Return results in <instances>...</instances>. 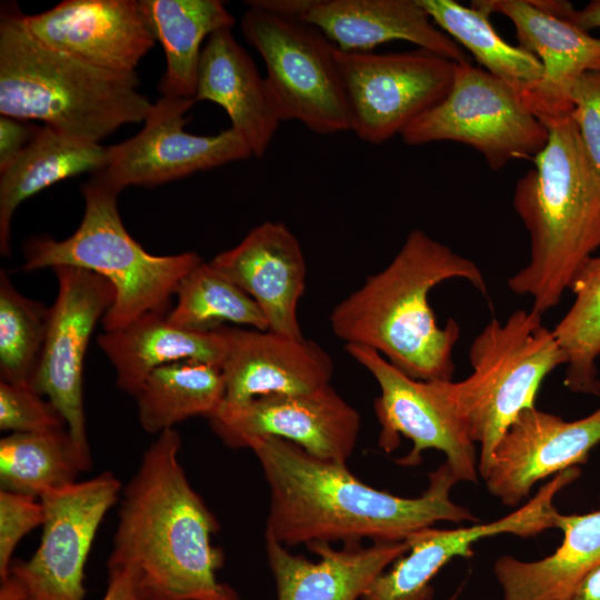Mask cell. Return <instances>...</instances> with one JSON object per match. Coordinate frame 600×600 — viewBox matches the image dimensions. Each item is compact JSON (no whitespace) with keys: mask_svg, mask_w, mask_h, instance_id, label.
<instances>
[{"mask_svg":"<svg viewBox=\"0 0 600 600\" xmlns=\"http://www.w3.org/2000/svg\"><path fill=\"white\" fill-rule=\"evenodd\" d=\"M120 191L98 176L82 187L84 213L64 240L31 238L23 271L62 266L98 273L110 281L116 299L102 318L106 331L122 329L149 312H168L180 281L200 262L196 252L154 256L126 230L117 208Z\"/></svg>","mask_w":600,"mask_h":600,"instance_id":"8992f818","label":"cell"},{"mask_svg":"<svg viewBox=\"0 0 600 600\" xmlns=\"http://www.w3.org/2000/svg\"><path fill=\"white\" fill-rule=\"evenodd\" d=\"M542 316L533 309H519L504 322L492 319L470 346L471 374L459 382L446 381L469 437L480 444L481 477L508 427L523 410L534 407L544 378L567 363L553 329L542 323Z\"/></svg>","mask_w":600,"mask_h":600,"instance_id":"52a82bcc","label":"cell"},{"mask_svg":"<svg viewBox=\"0 0 600 600\" xmlns=\"http://www.w3.org/2000/svg\"><path fill=\"white\" fill-rule=\"evenodd\" d=\"M194 102L161 97L139 133L108 147V162L94 174L121 192L129 186L154 187L252 156L231 128L213 136L187 132L190 118L184 113Z\"/></svg>","mask_w":600,"mask_h":600,"instance_id":"5bb4252c","label":"cell"},{"mask_svg":"<svg viewBox=\"0 0 600 600\" xmlns=\"http://www.w3.org/2000/svg\"><path fill=\"white\" fill-rule=\"evenodd\" d=\"M209 262L256 301L269 330L303 337L298 306L306 289L307 266L299 240L283 222L254 227L236 247Z\"/></svg>","mask_w":600,"mask_h":600,"instance_id":"7402d4cb","label":"cell"},{"mask_svg":"<svg viewBox=\"0 0 600 600\" xmlns=\"http://www.w3.org/2000/svg\"><path fill=\"white\" fill-rule=\"evenodd\" d=\"M208 419L230 448L277 437L338 463H346L353 452L361 427L359 412L330 384L311 392L261 396L241 404L221 403Z\"/></svg>","mask_w":600,"mask_h":600,"instance_id":"9a60e30c","label":"cell"},{"mask_svg":"<svg viewBox=\"0 0 600 600\" xmlns=\"http://www.w3.org/2000/svg\"><path fill=\"white\" fill-rule=\"evenodd\" d=\"M227 339L221 363L224 404L267 394L311 392L330 384L333 362L313 340L269 329L220 327Z\"/></svg>","mask_w":600,"mask_h":600,"instance_id":"d6986e66","label":"cell"},{"mask_svg":"<svg viewBox=\"0 0 600 600\" xmlns=\"http://www.w3.org/2000/svg\"><path fill=\"white\" fill-rule=\"evenodd\" d=\"M456 278L488 294L474 261L423 230L413 229L386 268L369 276L334 306L330 328L346 344L379 352L413 379L452 380L453 348L461 329L453 318L440 327L429 293L439 283Z\"/></svg>","mask_w":600,"mask_h":600,"instance_id":"3957f363","label":"cell"},{"mask_svg":"<svg viewBox=\"0 0 600 600\" xmlns=\"http://www.w3.org/2000/svg\"><path fill=\"white\" fill-rule=\"evenodd\" d=\"M400 137L409 146L460 142L480 152L492 170H500L511 160H532L544 148L549 130L512 87L464 62L456 63L446 97Z\"/></svg>","mask_w":600,"mask_h":600,"instance_id":"9c48e42d","label":"cell"},{"mask_svg":"<svg viewBox=\"0 0 600 600\" xmlns=\"http://www.w3.org/2000/svg\"><path fill=\"white\" fill-rule=\"evenodd\" d=\"M599 442L600 407L576 421L528 408L497 442L482 478L492 496L516 507L539 480L586 462Z\"/></svg>","mask_w":600,"mask_h":600,"instance_id":"2e32d148","label":"cell"},{"mask_svg":"<svg viewBox=\"0 0 600 600\" xmlns=\"http://www.w3.org/2000/svg\"><path fill=\"white\" fill-rule=\"evenodd\" d=\"M307 547L320 557L319 561L292 554L283 544L266 539L278 600H357L409 549L406 540L373 542L369 547L347 542L341 549H333L328 542Z\"/></svg>","mask_w":600,"mask_h":600,"instance_id":"cb8c5ba5","label":"cell"},{"mask_svg":"<svg viewBox=\"0 0 600 600\" xmlns=\"http://www.w3.org/2000/svg\"><path fill=\"white\" fill-rule=\"evenodd\" d=\"M58 294L31 387L61 413L79 453L91 461L83 406V364L91 333L114 302L102 276L77 267L53 268Z\"/></svg>","mask_w":600,"mask_h":600,"instance_id":"4fadbf2b","label":"cell"},{"mask_svg":"<svg viewBox=\"0 0 600 600\" xmlns=\"http://www.w3.org/2000/svg\"><path fill=\"white\" fill-rule=\"evenodd\" d=\"M194 100L221 106L230 118V128L256 158L264 156L282 121L266 78L231 29L207 39L198 64Z\"/></svg>","mask_w":600,"mask_h":600,"instance_id":"603a6c76","label":"cell"},{"mask_svg":"<svg viewBox=\"0 0 600 600\" xmlns=\"http://www.w3.org/2000/svg\"><path fill=\"white\" fill-rule=\"evenodd\" d=\"M258 458L270 490L266 539L283 546L341 540L398 542L439 521H477L450 499L458 482L444 462L429 473L419 497L404 498L370 487L346 463L312 456L277 437H260L248 446Z\"/></svg>","mask_w":600,"mask_h":600,"instance_id":"6da1fadb","label":"cell"},{"mask_svg":"<svg viewBox=\"0 0 600 600\" xmlns=\"http://www.w3.org/2000/svg\"><path fill=\"white\" fill-rule=\"evenodd\" d=\"M109 579L102 600H146L134 571L127 568H108Z\"/></svg>","mask_w":600,"mask_h":600,"instance_id":"ab89813d","label":"cell"},{"mask_svg":"<svg viewBox=\"0 0 600 600\" xmlns=\"http://www.w3.org/2000/svg\"><path fill=\"white\" fill-rule=\"evenodd\" d=\"M61 413L30 383L0 381V429L12 432H40L64 429Z\"/></svg>","mask_w":600,"mask_h":600,"instance_id":"e575fe53","label":"cell"},{"mask_svg":"<svg viewBox=\"0 0 600 600\" xmlns=\"http://www.w3.org/2000/svg\"><path fill=\"white\" fill-rule=\"evenodd\" d=\"M138 6L166 54L159 82L162 97L194 99L201 43L219 30L231 29L233 17L218 0H139Z\"/></svg>","mask_w":600,"mask_h":600,"instance_id":"83f0119b","label":"cell"},{"mask_svg":"<svg viewBox=\"0 0 600 600\" xmlns=\"http://www.w3.org/2000/svg\"><path fill=\"white\" fill-rule=\"evenodd\" d=\"M242 34L262 57L282 121L319 134L350 131L336 47L313 26L248 4Z\"/></svg>","mask_w":600,"mask_h":600,"instance_id":"ba28073f","label":"cell"},{"mask_svg":"<svg viewBox=\"0 0 600 600\" xmlns=\"http://www.w3.org/2000/svg\"><path fill=\"white\" fill-rule=\"evenodd\" d=\"M556 528L563 540L552 554L536 561L510 556L496 560L493 571L503 600H563L600 564V510L559 513Z\"/></svg>","mask_w":600,"mask_h":600,"instance_id":"484cf974","label":"cell"},{"mask_svg":"<svg viewBox=\"0 0 600 600\" xmlns=\"http://www.w3.org/2000/svg\"><path fill=\"white\" fill-rule=\"evenodd\" d=\"M177 303L168 320L182 329L210 332L226 326L267 330L268 322L256 301L220 273L200 262L179 283Z\"/></svg>","mask_w":600,"mask_h":600,"instance_id":"1f68e13d","label":"cell"},{"mask_svg":"<svg viewBox=\"0 0 600 600\" xmlns=\"http://www.w3.org/2000/svg\"><path fill=\"white\" fill-rule=\"evenodd\" d=\"M533 2L541 10L567 20L586 32L600 28V0L589 2L581 10H576L570 2L560 0H533Z\"/></svg>","mask_w":600,"mask_h":600,"instance_id":"f35d334b","label":"cell"},{"mask_svg":"<svg viewBox=\"0 0 600 600\" xmlns=\"http://www.w3.org/2000/svg\"><path fill=\"white\" fill-rule=\"evenodd\" d=\"M38 128L22 120L1 116L0 118V171L6 169L30 142Z\"/></svg>","mask_w":600,"mask_h":600,"instance_id":"74e56055","label":"cell"},{"mask_svg":"<svg viewBox=\"0 0 600 600\" xmlns=\"http://www.w3.org/2000/svg\"><path fill=\"white\" fill-rule=\"evenodd\" d=\"M168 313L149 312L122 329L98 337V346L114 367L117 386L122 391L134 396L153 370L182 360L221 367L227 350L222 330L182 329L168 320Z\"/></svg>","mask_w":600,"mask_h":600,"instance_id":"d4e9b609","label":"cell"},{"mask_svg":"<svg viewBox=\"0 0 600 600\" xmlns=\"http://www.w3.org/2000/svg\"><path fill=\"white\" fill-rule=\"evenodd\" d=\"M573 119L584 151L600 178V71L586 72L572 90Z\"/></svg>","mask_w":600,"mask_h":600,"instance_id":"8d00e7d4","label":"cell"},{"mask_svg":"<svg viewBox=\"0 0 600 600\" xmlns=\"http://www.w3.org/2000/svg\"><path fill=\"white\" fill-rule=\"evenodd\" d=\"M142 429L158 433L191 417L209 418L221 406V369L202 361L182 360L153 370L134 394Z\"/></svg>","mask_w":600,"mask_h":600,"instance_id":"f1b7e54d","label":"cell"},{"mask_svg":"<svg viewBox=\"0 0 600 600\" xmlns=\"http://www.w3.org/2000/svg\"><path fill=\"white\" fill-rule=\"evenodd\" d=\"M534 168L514 187L512 203L530 239L528 263L509 289L532 298L539 313L553 309L600 248V178L570 117L547 127Z\"/></svg>","mask_w":600,"mask_h":600,"instance_id":"277c9868","label":"cell"},{"mask_svg":"<svg viewBox=\"0 0 600 600\" xmlns=\"http://www.w3.org/2000/svg\"><path fill=\"white\" fill-rule=\"evenodd\" d=\"M344 348L379 384L380 396L374 402L381 426L379 446L390 452L403 436L412 441L413 448L399 463L414 466L423 450L436 449L446 454V462L458 481H477L476 443L447 393L446 381L413 379L364 346L344 344Z\"/></svg>","mask_w":600,"mask_h":600,"instance_id":"7c38bea8","label":"cell"},{"mask_svg":"<svg viewBox=\"0 0 600 600\" xmlns=\"http://www.w3.org/2000/svg\"><path fill=\"white\" fill-rule=\"evenodd\" d=\"M19 19L42 44L118 73H134L156 42L136 0H66Z\"/></svg>","mask_w":600,"mask_h":600,"instance_id":"e0dca14e","label":"cell"},{"mask_svg":"<svg viewBox=\"0 0 600 600\" xmlns=\"http://www.w3.org/2000/svg\"><path fill=\"white\" fill-rule=\"evenodd\" d=\"M108 147L38 128L18 157L0 171V251L10 254V227L18 206L43 189L84 172H99Z\"/></svg>","mask_w":600,"mask_h":600,"instance_id":"4316f807","label":"cell"},{"mask_svg":"<svg viewBox=\"0 0 600 600\" xmlns=\"http://www.w3.org/2000/svg\"><path fill=\"white\" fill-rule=\"evenodd\" d=\"M419 3L440 30L467 49L487 72L512 87L521 99L541 80L540 60L501 38L487 11L454 0H419Z\"/></svg>","mask_w":600,"mask_h":600,"instance_id":"f546056e","label":"cell"},{"mask_svg":"<svg viewBox=\"0 0 600 600\" xmlns=\"http://www.w3.org/2000/svg\"><path fill=\"white\" fill-rule=\"evenodd\" d=\"M49 309L26 298L0 272V381L30 383L44 343Z\"/></svg>","mask_w":600,"mask_h":600,"instance_id":"836d02e7","label":"cell"},{"mask_svg":"<svg viewBox=\"0 0 600 600\" xmlns=\"http://www.w3.org/2000/svg\"><path fill=\"white\" fill-rule=\"evenodd\" d=\"M574 301L553 332L567 356L566 387L600 396V256L591 257L571 289Z\"/></svg>","mask_w":600,"mask_h":600,"instance_id":"d6a6232c","label":"cell"},{"mask_svg":"<svg viewBox=\"0 0 600 600\" xmlns=\"http://www.w3.org/2000/svg\"><path fill=\"white\" fill-rule=\"evenodd\" d=\"M88 462L68 430L12 432L0 440V489L40 498L77 482Z\"/></svg>","mask_w":600,"mask_h":600,"instance_id":"4dcf8cb0","label":"cell"},{"mask_svg":"<svg viewBox=\"0 0 600 600\" xmlns=\"http://www.w3.org/2000/svg\"><path fill=\"white\" fill-rule=\"evenodd\" d=\"M336 61L347 101L350 131L383 143L442 100L456 62L424 49L407 52H346Z\"/></svg>","mask_w":600,"mask_h":600,"instance_id":"8fae6325","label":"cell"},{"mask_svg":"<svg viewBox=\"0 0 600 600\" xmlns=\"http://www.w3.org/2000/svg\"><path fill=\"white\" fill-rule=\"evenodd\" d=\"M120 491L119 479L106 471L43 493L40 544L28 560L12 561L0 600H83L91 546Z\"/></svg>","mask_w":600,"mask_h":600,"instance_id":"30bf717a","label":"cell"},{"mask_svg":"<svg viewBox=\"0 0 600 600\" xmlns=\"http://www.w3.org/2000/svg\"><path fill=\"white\" fill-rule=\"evenodd\" d=\"M180 447L169 429L144 451L122 490L107 566L134 571L146 600H240L218 581L224 557L211 537L219 522L189 483Z\"/></svg>","mask_w":600,"mask_h":600,"instance_id":"7a4b0ae2","label":"cell"},{"mask_svg":"<svg viewBox=\"0 0 600 600\" xmlns=\"http://www.w3.org/2000/svg\"><path fill=\"white\" fill-rule=\"evenodd\" d=\"M563 600H600V564L587 573Z\"/></svg>","mask_w":600,"mask_h":600,"instance_id":"60d3db41","label":"cell"},{"mask_svg":"<svg viewBox=\"0 0 600 600\" xmlns=\"http://www.w3.org/2000/svg\"><path fill=\"white\" fill-rule=\"evenodd\" d=\"M554 497V489L543 486L522 507L496 521L450 530L430 527L413 532L406 539L408 554L378 576L362 600H429L430 581L438 571L456 557H470L472 546L480 539L501 533L531 537L554 528L558 514Z\"/></svg>","mask_w":600,"mask_h":600,"instance_id":"ffe728a7","label":"cell"},{"mask_svg":"<svg viewBox=\"0 0 600 600\" xmlns=\"http://www.w3.org/2000/svg\"><path fill=\"white\" fill-rule=\"evenodd\" d=\"M291 14L341 51L370 52L387 42L407 41L456 63L471 62L419 0H292Z\"/></svg>","mask_w":600,"mask_h":600,"instance_id":"44dd1931","label":"cell"},{"mask_svg":"<svg viewBox=\"0 0 600 600\" xmlns=\"http://www.w3.org/2000/svg\"><path fill=\"white\" fill-rule=\"evenodd\" d=\"M44 522L40 499L0 489V580L6 581L20 540Z\"/></svg>","mask_w":600,"mask_h":600,"instance_id":"d590c367","label":"cell"},{"mask_svg":"<svg viewBox=\"0 0 600 600\" xmlns=\"http://www.w3.org/2000/svg\"><path fill=\"white\" fill-rule=\"evenodd\" d=\"M471 4L507 17L519 47L534 54L543 68L539 83L523 103L546 126L571 116L572 90L589 71H600V39L550 14L533 0H474Z\"/></svg>","mask_w":600,"mask_h":600,"instance_id":"ac0fdd59","label":"cell"},{"mask_svg":"<svg viewBox=\"0 0 600 600\" xmlns=\"http://www.w3.org/2000/svg\"><path fill=\"white\" fill-rule=\"evenodd\" d=\"M16 4L0 20V113L40 120L68 137L99 143L152 108L137 73L99 69L34 39Z\"/></svg>","mask_w":600,"mask_h":600,"instance_id":"5b68a950","label":"cell"}]
</instances>
